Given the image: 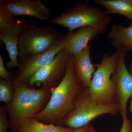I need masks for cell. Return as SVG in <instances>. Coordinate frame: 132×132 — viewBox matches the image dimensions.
<instances>
[{"mask_svg":"<svg viewBox=\"0 0 132 132\" xmlns=\"http://www.w3.org/2000/svg\"><path fill=\"white\" fill-rule=\"evenodd\" d=\"M78 80L71 55L64 78L50 90V98L44 108L32 118L42 122L63 126V121L73 108L76 100L85 89Z\"/></svg>","mask_w":132,"mask_h":132,"instance_id":"1","label":"cell"},{"mask_svg":"<svg viewBox=\"0 0 132 132\" xmlns=\"http://www.w3.org/2000/svg\"><path fill=\"white\" fill-rule=\"evenodd\" d=\"M103 7L107 14H118L127 17L132 23V3L130 0H95Z\"/></svg>","mask_w":132,"mask_h":132,"instance_id":"16","label":"cell"},{"mask_svg":"<svg viewBox=\"0 0 132 132\" xmlns=\"http://www.w3.org/2000/svg\"><path fill=\"white\" fill-rule=\"evenodd\" d=\"M65 35L51 48L19 62L18 70L14 75V79L26 82L38 71L47 65L65 48Z\"/></svg>","mask_w":132,"mask_h":132,"instance_id":"9","label":"cell"},{"mask_svg":"<svg viewBox=\"0 0 132 132\" xmlns=\"http://www.w3.org/2000/svg\"><path fill=\"white\" fill-rule=\"evenodd\" d=\"M7 111L5 107L1 106L0 108V132H7L9 121L7 117Z\"/></svg>","mask_w":132,"mask_h":132,"instance_id":"19","label":"cell"},{"mask_svg":"<svg viewBox=\"0 0 132 132\" xmlns=\"http://www.w3.org/2000/svg\"><path fill=\"white\" fill-rule=\"evenodd\" d=\"M112 18L101 8L92 6L87 2H78L60 14L51 19V24H57L68 29L69 32L88 26H107Z\"/></svg>","mask_w":132,"mask_h":132,"instance_id":"3","label":"cell"},{"mask_svg":"<svg viewBox=\"0 0 132 132\" xmlns=\"http://www.w3.org/2000/svg\"><path fill=\"white\" fill-rule=\"evenodd\" d=\"M37 26L35 24H24L17 21L12 27L0 31V40L5 44L9 57V61L6 63L7 68L19 67L18 46L20 35L26 29Z\"/></svg>","mask_w":132,"mask_h":132,"instance_id":"11","label":"cell"},{"mask_svg":"<svg viewBox=\"0 0 132 132\" xmlns=\"http://www.w3.org/2000/svg\"><path fill=\"white\" fill-rule=\"evenodd\" d=\"M119 132H132V123L127 117L122 118V124Z\"/></svg>","mask_w":132,"mask_h":132,"instance_id":"21","label":"cell"},{"mask_svg":"<svg viewBox=\"0 0 132 132\" xmlns=\"http://www.w3.org/2000/svg\"><path fill=\"white\" fill-rule=\"evenodd\" d=\"M90 124H88L86 126H85L80 128H78V129H75L73 132H86L88 128L89 125Z\"/></svg>","mask_w":132,"mask_h":132,"instance_id":"22","label":"cell"},{"mask_svg":"<svg viewBox=\"0 0 132 132\" xmlns=\"http://www.w3.org/2000/svg\"><path fill=\"white\" fill-rule=\"evenodd\" d=\"M18 132H20V131H18Z\"/></svg>","mask_w":132,"mask_h":132,"instance_id":"27","label":"cell"},{"mask_svg":"<svg viewBox=\"0 0 132 132\" xmlns=\"http://www.w3.org/2000/svg\"><path fill=\"white\" fill-rule=\"evenodd\" d=\"M119 113L116 103L100 105L90 98L87 89L85 88L76 100L73 108L64 119L63 125L72 129L80 128L94 118L104 114L116 115Z\"/></svg>","mask_w":132,"mask_h":132,"instance_id":"6","label":"cell"},{"mask_svg":"<svg viewBox=\"0 0 132 132\" xmlns=\"http://www.w3.org/2000/svg\"><path fill=\"white\" fill-rule=\"evenodd\" d=\"M118 52L105 54L98 64H94L97 69L87 89L91 100L100 105L116 103L115 91L112 76L117 65Z\"/></svg>","mask_w":132,"mask_h":132,"instance_id":"4","label":"cell"},{"mask_svg":"<svg viewBox=\"0 0 132 132\" xmlns=\"http://www.w3.org/2000/svg\"><path fill=\"white\" fill-rule=\"evenodd\" d=\"M131 98V104L130 107V111L132 113V96Z\"/></svg>","mask_w":132,"mask_h":132,"instance_id":"25","label":"cell"},{"mask_svg":"<svg viewBox=\"0 0 132 132\" xmlns=\"http://www.w3.org/2000/svg\"><path fill=\"white\" fill-rule=\"evenodd\" d=\"M12 81L0 79V101L6 105L11 102L13 96Z\"/></svg>","mask_w":132,"mask_h":132,"instance_id":"17","label":"cell"},{"mask_svg":"<svg viewBox=\"0 0 132 132\" xmlns=\"http://www.w3.org/2000/svg\"><path fill=\"white\" fill-rule=\"evenodd\" d=\"M74 129L52 124H46L32 118L22 122L19 128L20 132H73Z\"/></svg>","mask_w":132,"mask_h":132,"instance_id":"15","label":"cell"},{"mask_svg":"<svg viewBox=\"0 0 132 132\" xmlns=\"http://www.w3.org/2000/svg\"><path fill=\"white\" fill-rule=\"evenodd\" d=\"M130 72L132 75V61L130 66Z\"/></svg>","mask_w":132,"mask_h":132,"instance_id":"24","label":"cell"},{"mask_svg":"<svg viewBox=\"0 0 132 132\" xmlns=\"http://www.w3.org/2000/svg\"><path fill=\"white\" fill-rule=\"evenodd\" d=\"M108 37L116 51L132 52V23L128 27L120 24H113Z\"/></svg>","mask_w":132,"mask_h":132,"instance_id":"14","label":"cell"},{"mask_svg":"<svg viewBox=\"0 0 132 132\" xmlns=\"http://www.w3.org/2000/svg\"><path fill=\"white\" fill-rule=\"evenodd\" d=\"M74 68L78 80L83 87L90 86L93 76L95 72L94 64L91 59V47L88 45L73 55Z\"/></svg>","mask_w":132,"mask_h":132,"instance_id":"13","label":"cell"},{"mask_svg":"<svg viewBox=\"0 0 132 132\" xmlns=\"http://www.w3.org/2000/svg\"><path fill=\"white\" fill-rule=\"evenodd\" d=\"M12 82L13 96L5 108L9 116V127L15 132L24 121L42 111L50 93V90L34 89L14 79Z\"/></svg>","mask_w":132,"mask_h":132,"instance_id":"2","label":"cell"},{"mask_svg":"<svg viewBox=\"0 0 132 132\" xmlns=\"http://www.w3.org/2000/svg\"><path fill=\"white\" fill-rule=\"evenodd\" d=\"M0 6L14 17L25 15L46 21L51 15L50 9L39 0H1Z\"/></svg>","mask_w":132,"mask_h":132,"instance_id":"10","label":"cell"},{"mask_svg":"<svg viewBox=\"0 0 132 132\" xmlns=\"http://www.w3.org/2000/svg\"><path fill=\"white\" fill-rule=\"evenodd\" d=\"M117 52V65L112 80L115 91L116 102L119 107V113L123 118L127 116V104L132 96V75L126 66V52Z\"/></svg>","mask_w":132,"mask_h":132,"instance_id":"8","label":"cell"},{"mask_svg":"<svg viewBox=\"0 0 132 132\" xmlns=\"http://www.w3.org/2000/svg\"><path fill=\"white\" fill-rule=\"evenodd\" d=\"M65 36L50 24L26 29L19 37V61L45 52Z\"/></svg>","mask_w":132,"mask_h":132,"instance_id":"5","label":"cell"},{"mask_svg":"<svg viewBox=\"0 0 132 132\" xmlns=\"http://www.w3.org/2000/svg\"><path fill=\"white\" fill-rule=\"evenodd\" d=\"M86 132H97L96 130L94 129L93 127L90 125H89L88 128Z\"/></svg>","mask_w":132,"mask_h":132,"instance_id":"23","label":"cell"},{"mask_svg":"<svg viewBox=\"0 0 132 132\" xmlns=\"http://www.w3.org/2000/svg\"><path fill=\"white\" fill-rule=\"evenodd\" d=\"M107 26H88L78 29L65 35V48L69 54H76L88 46L91 40L97 36L105 34Z\"/></svg>","mask_w":132,"mask_h":132,"instance_id":"12","label":"cell"},{"mask_svg":"<svg viewBox=\"0 0 132 132\" xmlns=\"http://www.w3.org/2000/svg\"><path fill=\"white\" fill-rule=\"evenodd\" d=\"M130 1L132 3V0H130Z\"/></svg>","mask_w":132,"mask_h":132,"instance_id":"26","label":"cell"},{"mask_svg":"<svg viewBox=\"0 0 132 132\" xmlns=\"http://www.w3.org/2000/svg\"><path fill=\"white\" fill-rule=\"evenodd\" d=\"M16 22L14 17L0 6V31L12 27Z\"/></svg>","mask_w":132,"mask_h":132,"instance_id":"18","label":"cell"},{"mask_svg":"<svg viewBox=\"0 0 132 132\" xmlns=\"http://www.w3.org/2000/svg\"><path fill=\"white\" fill-rule=\"evenodd\" d=\"M0 77L2 79L8 81H12L14 75L7 71L3 62L2 55L0 54Z\"/></svg>","mask_w":132,"mask_h":132,"instance_id":"20","label":"cell"},{"mask_svg":"<svg viewBox=\"0 0 132 132\" xmlns=\"http://www.w3.org/2000/svg\"><path fill=\"white\" fill-rule=\"evenodd\" d=\"M71 54L65 48L47 65L38 71L27 82L29 86H40L50 90L59 85L64 78Z\"/></svg>","mask_w":132,"mask_h":132,"instance_id":"7","label":"cell"}]
</instances>
